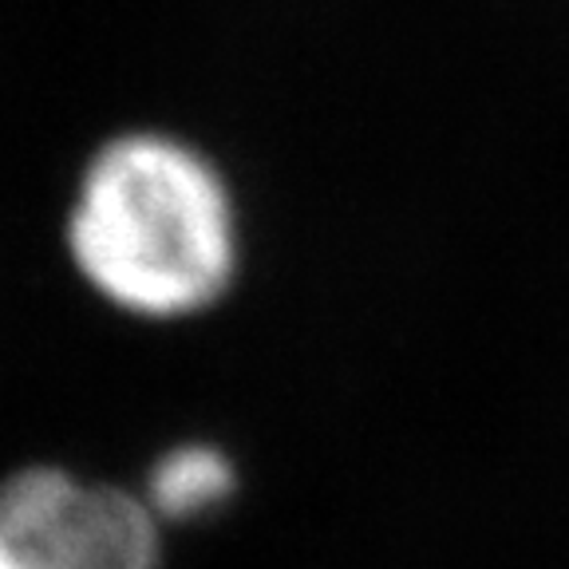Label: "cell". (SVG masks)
Here are the masks:
<instances>
[{
  "label": "cell",
  "mask_w": 569,
  "mask_h": 569,
  "mask_svg": "<svg viewBox=\"0 0 569 569\" xmlns=\"http://www.w3.org/2000/svg\"><path fill=\"white\" fill-rule=\"evenodd\" d=\"M68 253L131 317H190L230 289L238 213L202 151L162 131H123L88 159L68 210Z\"/></svg>",
  "instance_id": "1"
},
{
  "label": "cell",
  "mask_w": 569,
  "mask_h": 569,
  "mask_svg": "<svg viewBox=\"0 0 569 569\" xmlns=\"http://www.w3.org/2000/svg\"><path fill=\"white\" fill-rule=\"evenodd\" d=\"M147 498L63 467L0 482V569H159V522Z\"/></svg>",
  "instance_id": "2"
},
{
  "label": "cell",
  "mask_w": 569,
  "mask_h": 569,
  "mask_svg": "<svg viewBox=\"0 0 569 569\" xmlns=\"http://www.w3.org/2000/svg\"><path fill=\"white\" fill-rule=\"evenodd\" d=\"M226 487V462L206 447H187L162 459L151 482V510L154 515H187V510L210 507Z\"/></svg>",
  "instance_id": "3"
}]
</instances>
